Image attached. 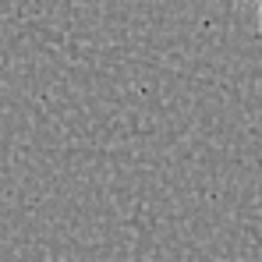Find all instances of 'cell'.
<instances>
[{
  "mask_svg": "<svg viewBox=\"0 0 262 262\" xmlns=\"http://www.w3.org/2000/svg\"><path fill=\"white\" fill-rule=\"evenodd\" d=\"M255 4V11H259V32H262V0H252Z\"/></svg>",
  "mask_w": 262,
  "mask_h": 262,
  "instance_id": "6da1fadb",
  "label": "cell"
}]
</instances>
